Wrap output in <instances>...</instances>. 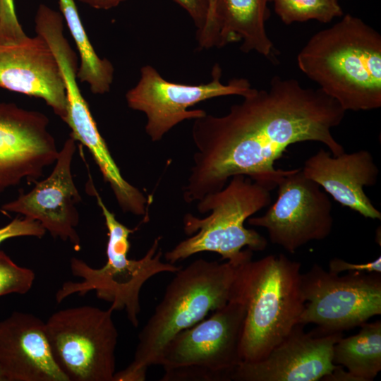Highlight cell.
<instances>
[{"instance_id": "cell-1", "label": "cell", "mask_w": 381, "mask_h": 381, "mask_svg": "<svg viewBox=\"0 0 381 381\" xmlns=\"http://www.w3.org/2000/svg\"><path fill=\"white\" fill-rule=\"evenodd\" d=\"M223 116L194 119L196 148L183 188L186 202L222 190L229 178L244 175L270 190L289 170L274 163L289 146L306 141L326 145L333 156L344 152L332 129L343 121L340 104L320 88L274 76L267 89L253 88Z\"/></svg>"}, {"instance_id": "cell-2", "label": "cell", "mask_w": 381, "mask_h": 381, "mask_svg": "<svg viewBox=\"0 0 381 381\" xmlns=\"http://www.w3.org/2000/svg\"><path fill=\"white\" fill-rule=\"evenodd\" d=\"M297 64L344 111L381 107V35L361 18L346 14L315 33Z\"/></svg>"}, {"instance_id": "cell-3", "label": "cell", "mask_w": 381, "mask_h": 381, "mask_svg": "<svg viewBox=\"0 0 381 381\" xmlns=\"http://www.w3.org/2000/svg\"><path fill=\"white\" fill-rule=\"evenodd\" d=\"M236 267L229 262L197 260L176 273L162 301L143 327L133 360L113 381H143L157 365L165 345L178 333L202 320L231 299Z\"/></svg>"}, {"instance_id": "cell-4", "label": "cell", "mask_w": 381, "mask_h": 381, "mask_svg": "<svg viewBox=\"0 0 381 381\" xmlns=\"http://www.w3.org/2000/svg\"><path fill=\"white\" fill-rule=\"evenodd\" d=\"M301 264L284 254L237 266L232 296L246 307L242 362L264 358L299 324L305 307Z\"/></svg>"}, {"instance_id": "cell-5", "label": "cell", "mask_w": 381, "mask_h": 381, "mask_svg": "<svg viewBox=\"0 0 381 381\" xmlns=\"http://www.w3.org/2000/svg\"><path fill=\"white\" fill-rule=\"evenodd\" d=\"M198 202L200 213L211 212L202 219L191 214L184 216V232L193 236L165 253L168 262L174 264L194 254L210 251L237 267L251 260L253 251L266 248V238L246 228L244 222L270 205L268 188L248 176L235 175L222 190L209 193Z\"/></svg>"}, {"instance_id": "cell-6", "label": "cell", "mask_w": 381, "mask_h": 381, "mask_svg": "<svg viewBox=\"0 0 381 381\" xmlns=\"http://www.w3.org/2000/svg\"><path fill=\"white\" fill-rule=\"evenodd\" d=\"M92 195L102 210L108 230L107 260L100 268H93L83 260L72 258L71 272L82 280L64 282L56 294V301L61 303L72 294L82 296L95 291L98 298L111 303L110 308L113 311L125 310L131 323L137 327L140 312V292L143 285L159 273H176L182 267L161 261L162 253L159 247L161 237L155 239L142 258L129 259V236L135 229H128L116 219L114 214L103 202L97 189L93 190Z\"/></svg>"}, {"instance_id": "cell-7", "label": "cell", "mask_w": 381, "mask_h": 381, "mask_svg": "<svg viewBox=\"0 0 381 381\" xmlns=\"http://www.w3.org/2000/svg\"><path fill=\"white\" fill-rule=\"evenodd\" d=\"M246 307L232 296L207 320L175 335L164 347L157 365L163 381H228L240 363Z\"/></svg>"}, {"instance_id": "cell-8", "label": "cell", "mask_w": 381, "mask_h": 381, "mask_svg": "<svg viewBox=\"0 0 381 381\" xmlns=\"http://www.w3.org/2000/svg\"><path fill=\"white\" fill-rule=\"evenodd\" d=\"M113 310L91 306L62 309L45 322L54 358L68 381H113L118 332Z\"/></svg>"}, {"instance_id": "cell-9", "label": "cell", "mask_w": 381, "mask_h": 381, "mask_svg": "<svg viewBox=\"0 0 381 381\" xmlns=\"http://www.w3.org/2000/svg\"><path fill=\"white\" fill-rule=\"evenodd\" d=\"M305 307L299 324H315L322 334L360 327L381 314V273L345 275L314 264L301 274Z\"/></svg>"}, {"instance_id": "cell-10", "label": "cell", "mask_w": 381, "mask_h": 381, "mask_svg": "<svg viewBox=\"0 0 381 381\" xmlns=\"http://www.w3.org/2000/svg\"><path fill=\"white\" fill-rule=\"evenodd\" d=\"M221 78L219 64L212 68L211 80L199 85L167 80L154 67L145 65L140 68L136 85L126 92V100L128 107L145 114V132L152 141L157 142L183 121L206 114L202 109L189 110V107L217 97H243L253 89L246 78H234L226 84Z\"/></svg>"}, {"instance_id": "cell-11", "label": "cell", "mask_w": 381, "mask_h": 381, "mask_svg": "<svg viewBox=\"0 0 381 381\" xmlns=\"http://www.w3.org/2000/svg\"><path fill=\"white\" fill-rule=\"evenodd\" d=\"M277 186L276 201L264 215L249 217L250 225L265 228L270 241L290 253L330 234L334 222L332 202L301 168L289 170Z\"/></svg>"}, {"instance_id": "cell-12", "label": "cell", "mask_w": 381, "mask_h": 381, "mask_svg": "<svg viewBox=\"0 0 381 381\" xmlns=\"http://www.w3.org/2000/svg\"><path fill=\"white\" fill-rule=\"evenodd\" d=\"M45 114L0 102V195L23 179L35 183L59 152Z\"/></svg>"}, {"instance_id": "cell-13", "label": "cell", "mask_w": 381, "mask_h": 381, "mask_svg": "<svg viewBox=\"0 0 381 381\" xmlns=\"http://www.w3.org/2000/svg\"><path fill=\"white\" fill-rule=\"evenodd\" d=\"M75 142L70 136L59 152L50 175L35 181L30 191L21 192L16 200L3 205L1 209L39 222L52 237L69 241L78 249L80 240L76 231L79 223L76 206L82 198L71 173Z\"/></svg>"}, {"instance_id": "cell-14", "label": "cell", "mask_w": 381, "mask_h": 381, "mask_svg": "<svg viewBox=\"0 0 381 381\" xmlns=\"http://www.w3.org/2000/svg\"><path fill=\"white\" fill-rule=\"evenodd\" d=\"M303 324L291 332L264 358L241 362L235 369V381H318L332 373L334 344L342 332H306Z\"/></svg>"}, {"instance_id": "cell-15", "label": "cell", "mask_w": 381, "mask_h": 381, "mask_svg": "<svg viewBox=\"0 0 381 381\" xmlns=\"http://www.w3.org/2000/svg\"><path fill=\"white\" fill-rule=\"evenodd\" d=\"M0 87L44 99L63 121L65 85L58 63L41 36L16 43L0 42Z\"/></svg>"}, {"instance_id": "cell-16", "label": "cell", "mask_w": 381, "mask_h": 381, "mask_svg": "<svg viewBox=\"0 0 381 381\" xmlns=\"http://www.w3.org/2000/svg\"><path fill=\"white\" fill-rule=\"evenodd\" d=\"M0 365L7 381H68L56 364L45 322L14 311L0 321Z\"/></svg>"}, {"instance_id": "cell-17", "label": "cell", "mask_w": 381, "mask_h": 381, "mask_svg": "<svg viewBox=\"0 0 381 381\" xmlns=\"http://www.w3.org/2000/svg\"><path fill=\"white\" fill-rule=\"evenodd\" d=\"M301 169L341 205L365 218L381 219V212L364 192V187L376 184L379 175L369 151L344 152L333 156L322 148L306 160Z\"/></svg>"}, {"instance_id": "cell-18", "label": "cell", "mask_w": 381, "mask_h": 381, "mask_svg": "<svg viewBox=\"0 0 381 381\" xmlns=\"http://www.w3.org/2000/svg\"><path fill=\"white\" fill-rule=\"evenodd\" d=\"M273 0H217L214 12L215 47L242 42L244 53L255 52L270 57L274 49L265 30Z\"/></svg>"}, {"instance_id": "cell-19", "label": "cell", "mask_w": 381, "mask_h": 381, "mask_svg": "<svg viewBox=\"0 0 381 381\" xmlns=\"http://www.w3.org/2000/svg\"><path fill=\"white\" fill-rule=\"evenodd\" d=\"M360 327L358 334L341 337L334 344L332 362L345 367L358 381H370L381 370V321Z\"/></svg>"}, {"instance_id": "cell-20", "label": "cell", "mask_w": 381, "mask_h": 381, "mask_svg": "<svg viewBox=\"0 0 381 381\" xmlns=\"http://www.w3.org/2000/svg\"><path fill=\"white\" fill-rule=\"evenodd\" d=\"M58 2L79 54L78 78L80 82L87 83L93 94L109 92L114 80L112 64L107 59L100 58L95 51L80 18L75 0H59Z\"/></svg>"}, {"instance_id": "cell-21", "label": "cell", "mask_w": 381, "mask_h": 381, "mask_svg": "<svg viewBox=\"0 0 381 381\" xmlns=\"http://www.w3.org/2000/svg\"><path fill=\"white\" fill-rule=\"evenodd\" d=\"M276 14L286 25L315 20L327 23L343 16L338 0H273Z\"/></svg>"}, {"instance_id": "cell-22", "label": "cell", "mask_w": 381, "mask_h": 381, "mask_svg": "<svg viewBox=\"0 0 381 381\" xmlns=\"http://www.w3.org/2000/svg\"><path fill=\"white\" fill-rule=\"evenodd\" d=\"M35 279L33 270L18 265L0 250V297L27 294L32 289Z\"/></svg>"}, {"instance_id": "cell-23", "label": "cell", "mask_w": 381, "mask_h": 381, "mask_svg": "<svg viewBox=\"0 0 381 381\" xmlns=\"http://www.w3.org/2000/svg\"><path fill=\"white\" fill-rule=\"evenodd\" d=\"M27 36L17 18L14 0H0V42L16 43Z\"/></svg>"}, {"instance_id": "cell-24", "label": "cell", "mask_w": 381, "mask_h": 381, "mask_svg": "<svg viewBox=\"0 0 381 381\" xmlns=\"http://www.w3.org/2000/svg\"><path fill=\"white\" fill-rule=\"evenodd\" d=\"M45 234L46 230L39 222L26 217L23 219L16 217L0 228V244L11 238L20 236L42 238Z\"/></svg>"}, {"instance_id": "cell-25", "label": "cell", "mask_w": 381, "mask_h": 381, "mask_svg": "<svg viewBox=\"0 0 381 381\" xmlns=\"http://www.w3.org/2000/svg\"><path fill=\"white\" fill-rule=\"evenodd\" d=\"M329 271L336 274L343 272H363L367 273H381V257L374 261L362 264L346 262L342 259L334 258L329 262Z\"/></svg>"}, {"instance_id": "cell-26", "label": "cell", "mask_w": 381, "mask_h": 381, "mask_svg": "<svg viewBox=\"0 0 381 381\" xmlns=\"http://www.w3.org/2000/svg\"><path fill=\"white\" fill-rule=\"evenodd\" d=\"M181 6L192 18L197 32L204 27L208 13V0H174Z\"/></svg>"}, {"instance_id": "cell-27", "label": "cell", "mask_w": 381, "mask_h": 381, "mask_svg": "<svg viewBox=\"0 0 381 381\" xmlns=\"http://www.w3.org/2000/svg\"><path fill=\"white\" fill-rule=\"evenodd\" d=\"M209 8L205 24L203 28L198 32H196V39L198 47L200 49H209L215 47L214 39V12L217 0H208Z\"/></svg>"}, {"instance_id": "cell-28", "label": "cell", "mask_w": 381, "mask_h": 381, "mask_svg": "<svg viewBox=\"0 0 381 381\" xmlns=\"http://www.w3.org/2000/svg\"><path fill=\"white\" fill-rule=\"evenodd\" d=\"M322 380L327 381H358L356 377L349 371H344L342 367L338 365L332 373L325 376Z\"/></svg>"}, {"instance_id": "cell-29", "label": "cell", "mask_w": 381, "mask_h": 381, "mask_svg": "<svg viewBox=\"0 0 381 381\" xmlns=\"http://www.w3.org/2000/svg\"><path fill=\"white\" fill-rule=\"evenodd\" d=\"M96 9L108 10L126 0H79Z\"/></svg>"}, {"instance_id": "cell-30", "label": "cell", "mask_w": 381, "mask_h": 381, "mask_svg": "<svg viewBox=\"0 0 381 381\" xmlns=\"http://www.w3.org/2000/svg\"><path fill=\"white\" fill-rule=\"evenodd\" d=\"M0 381H7L4 370L0 365Z\"/></svg>"}]
</instances>
